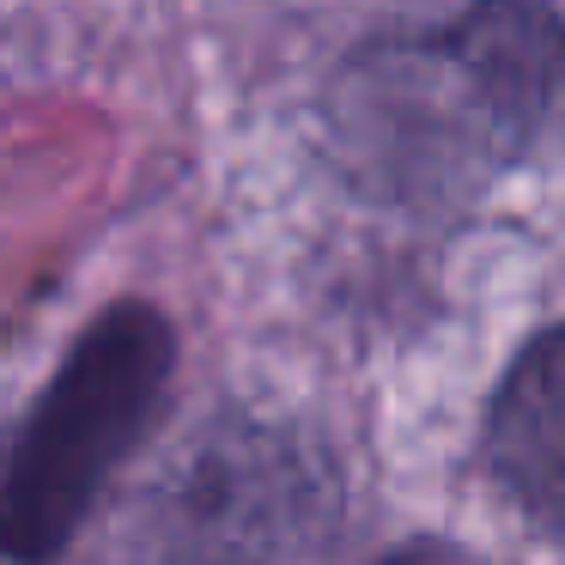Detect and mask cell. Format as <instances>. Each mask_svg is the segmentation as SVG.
Masks as SVG:
<instances>
[{
  "mask_svg": "<svg viewBox=\"0 0 565 565\" xmlns=\"http://www.w3.org/2000/svg\"><path fill=\"white\" fill-rule=\"evenodd\" d=\"M177 329L147 298H116L79 329L50 390L0 438V553L55 559L86 529L110 475L171 402Z\"/></svg>",
  "mask_w": 565,
  "mask_h": 565,
  "instance_id": "6da1fadb",
  "label": "cell"
},
{
  "mask_svg": "<svg viewBox=\"0 0 565 565\" xmlns=\"http://www.w3.org/2000/svg\"><path fill=\"white\" fill-rule=\"evenodd\" d=\"M341 140L353 171L390 195H468L535 140L450 25L426 43H377L341 74Z\"/></svg>",
  "mask_w": 565,
  "mask_h": 565,
  "instance_id": "7a4b0ae2",
  "label": "cell"
},
{
  "mask_svg": "<svg viewBox=\"0 0 565 565\" xmlns=\"http://www.w3.org/2000/svg\"><path fill=\"white\" fill-rule=\"evenodd\" d=\"M487 468L529 529L565 541V322L541 329L487 407Z\"/></svg>",
  "mask_w": 565,
  "mask_h": 565,
  "instance_id": "3957f363",
  "label": "cell"
}]
</instances>
